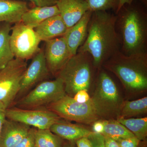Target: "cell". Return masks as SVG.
Segmentation results:
<instances>
[{"mask_svg":"<svg viewBox=\"0 0 147 147\" xmlns=\"http://www.w3.org/2000/svg\"><path fill=\"white\" fill-rule=\"evenodd\" d=\"M116 23V14L104 11L92 12L86 38L77 52L89 54L98 69L120 51V39Z\"/></svg>","mask_w":147,"mask_h":147,"instance_id":"1","label":"cell"},{"mask_svg":"<svg viewBox=\"0 0 147 147\" xmlns=\"http://www.w3.org/2000/svg\"><path fill=\"white\" fill-rule=\"evenodd\" d=\"M147 8L137 0L122 7L116 13L120 51L126 55L147 53Z\"/></svg>","mask_w":147,"mask_h":147,"instance_id":"2","label":"cell"},{"mask_svg":"<svg viewBox=\"0 0 147 147\" xmlns=\"http://www.w3.org/2000/svg\"><path fill=\"white\" fill-rule=\"evenodd\" d=\"M102 67L114 74L127 91L140 93L147 89V53L126 55L120 51Z\"/></svg>","mask_w":147,"mask_h":147,"instance_id":"3","label":"cell"},{"mask_svg":"<svg viewBox=\"0 0 147 147\" xmlns=\"http://www.w3.org/2000/svg\"><path fill=\"white\" fill-rule=\"evenodd\" d=\"M95 88L91 99L98 116L103 120L120 118L124 102L114 80L106 70L98 69Z\"/></svg>","mask_w":147,"mask_h":147,"instance_id":"4","label":"cell"},{"mask_svg":"<svg viewBox=\"0 0 147 147\" xmlns=\"http://www.w3.org/2000/svg\"><path fill=\"white\" fill-rule=\"evenodd\" d=\"M95 67L91 55L78 51L69 59L56 77L60 78L64 85L66 94L73 97L81 90L88 91L94 76Z\"/></svg>","mask_w":147,"mask_h":147,"instance_id":"5","label":"cell"},{"mask_svg":"<svg viewBox=\"0 0 147 147\" xmlns=\"http://www.w3.org/2000/svg\"><path fill=\"white\" fill-rule=\"evenodd\" d=\"M66 94L62 80L57 77L54 80L43 81L14 102L13 106L26 109L45 108L62 98Z\"/></svg>","mask_w":147,"mask_h":147,"instance_id":"6","label":"cell"},{"mask_svg":"<svg viewBox=\"0 0 147 147\" xmlns=\"http://www.w3.org/2000/svg\"><path fill=\"white\" fill-rule=\"evenodd\" d=\"M45 108L56 113L61 118L79 123L91 124L100 119L91 99L88 102L80 103L73 97L65 95Z\"/></svg>","mask_w":147,"mask_h":147,"instance_id":"7","label":"cell"},{"mask_svg":"<svg viewBox=\"0 0 147 147\" xmlns=\"http://www.w3.org/2000/svg\"><path fill=\"white\" fill-rule=\"evenodd\" d=\"M27 67L26 61L14 58L0 70V102L6 108L13 106Z\"/></svg>","mask_w":147,"mask_h":147,"instance_id":"8","label":"cell"},{"mask_svg":"<svg viewBox=\"0 0 147 147\" xmlns=\"http://www.w3.org/2000/svg\"><path fill=\"white\" fill-rule=\"evenodd\" d=\"M9 43L14 58L24 60L32 59L40 50L41 42L34 29L22 22L11 27Z\"/></svg>","mask_w":147,"mask_h":147,"instance_id":"9","label":"cell"},{"mask_svg":"<svg viewBox=\"0 0 147 147\" xmlns=\"http://www.w3.org/2000/svg\"><path fill=\"white\" fill-rule=\"evenodd\" d=\"M6 117L38 129H50L60 118L56 113L46 108L26 109L14 106L7 108Z\"/></svg>","mask_w":147,"mask_h":147,"instance_id":"10","label":"cell"},{"mask_svg":"<svg viewBox=\"0 0 147 147\" xmlns=\"http://www.w3.org/2000/svg\"><path fill=\"white\" fill-rule=\"evenodd\" d=\"M50 74L45 61L44 50L40 49L32 58L30 64L24 72L15 102L38 84L45 81Z\"/></svg>","mask_w":147,"mask_h":147,"instance_id":"11","label":"cell"},{"mask_svg":"<svg viewBox=\"0 0 147 147\" xmlns=\"http://www.w3.org/2000/svg\"><path fill=\"white\" fill-rule=\"evenodd\" d=\"M45 42L44 54L47 67L50 74L57 76L72 55L63 36Z\"/></svg>","mask_w":147,"mask_h":147,"instance_id":"12","label":"cell"},{"mask_svg":"<svg viewBox=\"0 0 147 147\" xmlns=\"http://www.w3.org/2000/svg\"><path fill=\"white\" fill-rule=\"evenodd\" d=\"M56 5L68 29L90 11L86 0H57Z\"/></svg>","mask_w":147,"mask_h":147,"instance_id":"13","label":"cell"},{"mask_svg":"<svg viewBox=\"0 0 147 147\" xmlns=\"http://www.w3.org/2000/svg\"><path fill=\"white\" fill-rule=\"evenodd\" d=\"M31 127L6 119L0 133V147H15L26 136Z\"/></svg>","mask_w":147,"mask_h":147,"instance_id":"14","label":"cell"},{"mask_svg":"<svg viewBox=\"0 0 147 147\" xmlns=\"http://www.w3.org/2000/svg\"><path fill=\"white\" fill-rule=\"evenodd\" d=\"M92 13L90 11L86 12L78 22L67 29L63 36L72 56L76 55L86 39Z\"/></svg>","mask_w":147,"mask_h":147,"instance_id":"15","label":"cell"},{"mask_svg":"<svg viewBox=\"0 0 147 147\" xmlns=\"http://www.w3.org/2000/svg\"><path fill=\"white\" fill-rule=\"evenodd\" d=\"M51 131L61 139L74 142L88 137L92 131L79 125L71 123L67 120L60 118L50 127Z\"/></svg>","mask_w":147,"mask_h":147,"instance_id":"16","label":"cell"},{"mask_svg":"<svg viewBox=\"0 0 147 147\" xmlns=\"http://www.w3.org/2000/svg\"><path fill=\"white\" fill-rule=\"evenodd\" d=\"M66 25L60 15L47 18L34 29L41 41H46L63 36L67 31Z\"/></svg>","mask_w":147,"mask_h":147,"instance_id":"17","label":"cell"},{"mask_svg":"<svg viewBox=\"0 0 147 147\" xmlns=\"http://www.w3.org/2000/svg\"><path fill=\"white\" fill-rule=\"evenodd\" d=\"M29 9L28 3L25 1L0 0V23H20L22 16Z\"/></svg>","mask_w":147,"mask_h":147,"instance_id":"18","label":"cell"},{"mask_svg":"<svg viewBox=\"0 0 147 147\" xmlns=\"http://www.w3.org/2000/svg\"><path fill=\"white\" fill-rule=\"evenodd\" d=\"M58 15H60V13L56 5L48 6H35L24 13L21 22L34 29L47 18Z\"/></svg>","mask_w":147,"mask_h":147,"instance_id":"19","label":"cell"},{"mask_svg":"<svg viewBox=\"0 0 147 147\" xmlns=\"http://www.w3.org/2000/svg\"><path fill=\"white\" fill-rule=\"evenodd\" d=\"M11 29V24L0 23V70L14 59L9 43Z\"/></svg>","mask_w":147,"mask_h":147,"instance_id":"20","label":"cell"},{"mask_svg":"<svg viewBox=\"0 0 147 147\" xmlns=\"http://www.w3.org/2000/svg\"><path fill=\"white\" fill-rule=\"evenodd\" d=\"M103 121L104 130L102 134L104 137H109L115 141L135 137L133 133L117 120Z\"/></svg>","mask_w":147,"mask_h":147,"instance_id":"21","label":"cell"},{"mask_svg":"<svg viewBox=\"0 0 147 147\" xmlns=\"http://www.w3.org/2000/svg\"><path fill=\"white\" fill-rule=\"evenodd\" d=\"M147 113V97L145 96L136 100L124 101L120 118H127Z\"/></svg>","mask_w":147,"mask_h":147,"instance_id":"22","label":"cell"},{"mask_svg":"<svg viewBox=\"0 0 147 147\" xmlns=\"http://www.w3.org/2000/svg\"><path fill=\"white\" fill-rule=\"evenodd\" d=\"M125 126L139 141L144 140L147 135V118H123L117 119Z\"/></svg>","mask_w":147,"mask_h":147,"instance_id":"23","label":"cell"},{"mask_svg":"<svg viewBox=\"0 0 147 147\" xmlns=\"http://www.w3.org/2000/svg\"><path fill=\"white\" fill-rule=\"evenodd\" d=\"M62 139L54 134L50 129H38L35 134V146L62 147Z\"/></svg>","mask_w":147,"mask_h":147,"instance_id":"24","label":"cell"},{"mask_svg":"<svg viewBox=\"0 0 147 147\" xmlns=\"http://www.w3.org/2000/svg\"><path fill=\"white\" fill-rule=\"evenodd\" d=\"M89 10L96 11H109L113 10L116 12L119 0H86Z\"/></svg>","mask_w":147,"mask_h":147,"instance_id":"25","label":"cell"},{"mask_svg":"<svg viewBox=\"0 0 147 147\" xmlns=\"http://www.w3.org/2000/svg\"><path fill=\"white\" fill-rule=\"evenodd\" d=\"M36 128L31 127L28 134L15 147H34L35 134Z\"/></svg>","mask_w":147,"mask_h":147,"instance_id":"26","label":"cell"},{"mask_svg":"<svg viewBox=\"0 0 147 147\" xmlns=\"http://www.w3.org/2000/svg\"><path fill=\"white\" fill-rule=\"evenodd\" d=\"M87 137L90 142L92 147H105V137L102 134L92 132Z\"/></svg>","mask_w":147,"mask_h":147,"instance_id":"27","label":"cell"},{"mask_svg":"<svg viewBox=\"0 0 147 147\" xmlns=\"http://www.w3.org/2000/svg\"><path fill=\"white\" fill-rule=\"evenodd\" d=\"M120 147H138L139 140L135 137L117 140Z\"/></svg>","mask_w":147,"mask_h":147,"instance_id":"28","label":"cell"},{"mask_svg":"<svg viewBox=\"0 0 147 147\" xmlns=\"http://www.w3.org/2000/svg\"><path fill=\"white\" fill-rule=\"evenodd\" d=\"M86 90H81L76 93L74 96L73 98L74 100L80 103H85L91 100V97Z\"/></svg>","mask_w":147,"mask_h":147,"instance_id":"29","label":"cell"},{"mask_svg":"<svg viewBox=\"0 0 147 147\" xmlns=\"http://www.w3.org/2000/svg\"><path fill=\"white\" fill-rule=\"evenodd\" d=\"M16 1H30L36 6H48L55 5L57 0H16Z\"/></svg>","mask_w":147,"mask_h":147,"instance_id":"30","label":"cell"},{"mask_svg":"<svg viewBox=\"0 0 147 147\" xmlns=\"http://www.w3.org/2000/svg\"><path fill=\"white\" fill-rule=\"evenodd\" d=\"M92 132L98 134H102L104 130V121L98 119L92 124Z\"/></svg>","mask_w":147,"mask_h":147,"instance_id":"31","label":"cell"},{"mask_svg":"<svg viewBox=\"0 0 147 147\" xmlns=\"http://www.w3.org/2000/svg\"><path fill=\"white\" fill-rule=\"evenodd\" d=\"M6 108L2 102H0V133L3 124L6 119Z\"/></svg>","mask_w":147,"mask_h":147,"instance_id":"32","label":"cell"},{"mask_svg":"<svg viewBox=\"0 0 147 147\" xmlns=\"http://www.w3.org/2000/svg\"><path fill=\"white\" fill-rule=\"evenodd\" d=\"M76 142L77 147H92L90 142L87 137H83Z\"/></svg>","mask_w":147,"mask_h":147,"instance_id":"33","label":"cell"},{"mask_svg":"<svg viewBox=\"0 0 147 147\" xmlns=\"http://www.w3.org/2000/svg\"><path fill=\"white\" fill-rule=\"evenodd\" d=\"M105 147H120L117 141L108 137H105Z\"/></svg>","mask_w":147,"mask_h":147,"instance_id":"34","label":"cell"},{"mask_svg":"<svg viewBox=\"0 0 147 147\" xmlns=\"http://www.w3.org/2000/svg\"><path fill=\"white\" fill-rule=\"evenodd\" d=\"M133 1H134V0H119L118 7V8L117 9V10L116 11L115 13H117L119 10L125 4L131 3Z\"/></svg>","mask_w":147,"mask_h":147,"instance_id":"35","label":"cell"},{"mask_svg":"<svg viewBox=\"0 0 147 147\" xmlns=\"http://www.w3.org/2000/svg\"><path fill=\"white\" fill-rule=\"evenodd\" d=\"M62 147H75V146H74V142H70L63 145Z\"/></svg>","mask_w":147,"mask_h":147,"instance_id":"36","label":"cell"},{"mask_svg":"<svg viewBox=\"0 0 147 147\" xmlns=\"http://www.w3.org/2000/svg\"><path fill=\"white\" fill-rule=\"evenodd\" d=\"M139 2L141 3L142 5H144L145 7L147 8V0H139Z\"/></svg>","mask_w":147,"mask_h":147,"instance_id":"37","label":"cell"},{"mask_svg":"<svg viewBox=\"0 0 147 147\" xmlns=\"http://www.w3.org/2000/svg\"><path fill=\"white\" fill-rule=\"evenodd\" d=\"M34 147H36V146H34Z\"/></svg>","mask_w":147,"mask_h":147,"instance_id":"38","label":"cell"}]
</instances>
